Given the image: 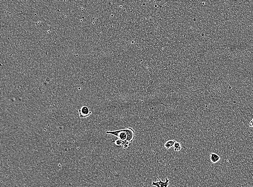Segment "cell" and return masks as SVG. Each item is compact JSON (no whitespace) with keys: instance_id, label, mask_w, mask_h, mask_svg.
<instances>
[{"instance_id":"cell-1","label":"cell","mask_w":253,"mask_h":187,"mask_svg":"<svg viewBox=\"0 0 253 187\" xmlns=\"http://www.w3.org/2000/svg\"><path fill=\"white\" fill-rule=\"evenodd\" d=\"M106 133L114 136L119 139L131 144L135 137V131L132 128H126L113 131H106Z\"/></svg>"},{"instance_id":"cell-2","label":"cell","mask_w":253,"mask_h":187,"mask_svg":"<svg viewBox=\"0 0 253 187\" xmlns=\"http://www.w3.org/2000/svg\"><path fill=\"white\" fill-rule=\"evenodd\" d=\"M79 113L81 119H84L89 117L92 113L87 106H83L79 110Z\"/></svg>"},{"instance_id":"cell-3","label":"cell","mask_w":253,"mask_h":187,"mask_svg":"<svg viewBox=\"0 0 253 187\" xmlns=\"http://www.w3.org/2000/svg\"><path fill=\"white\" fill-rule=\"evenodd\" d=\"M157 178H158V181L152 182V186L157 187H168L169 186V180L167 177L165 178V182L161 180L158 177H157Z\"/></svg>"},{"instance_id":"cell-4","label":"cell","mask_w":253,"mask_h":187,"mask_svg":"<svg viewBox=\"0 0 253 187\" xmlns=\"http://www.w3.org/2000/svg\"><path fill=\"white\" fill-rule=\"evenodd\" d=\"M210 159L211 162L213 163H216L220 161L221 157L216 154L212 153L210 154Z\"/></svg>"},{"instance_id":"cell-5","label":"cell","mask_w":253,"mask_h":187,"mask_svg":"<svg viewBox=\"0 0 253 187\" xmlns=\"http://www.w3.org/2000/svg\"><path fill=\"white\" fill-rule=\"evenodd\" d=\"M176 141L174 140H169L167 141L165 143L164 147L167 150L169 149L171 147H173Z\"/></svg>"},{"instance_id":"cell-6","label":"cell","mask_w":253,"mask_h":187,"mask_svg":"<svg viewBox=\"0 0 253 187\" xmlns=\"http://www.w3.org/2000/svg\"><path fill=\"white\" fill-rule=\"evenodd\" d=\"M173 149L174 151L178 152L181 150L182 148V145L179 142H176L173 146Z\"/></svg>"},{"instance_id":"cell-7","label":"cell","mask_w":253,"mask_h":187,"mask_svg":"<svg viewBox=\"0 0 253 187\" xmlns=\"http://www.w3.org/2000/svg\"><path fill=\"white\" fill-rule=\"evenodd\" d=\"M249 125L250 127H253V119L250 121Z\"/></svg>"}]
</instances>
